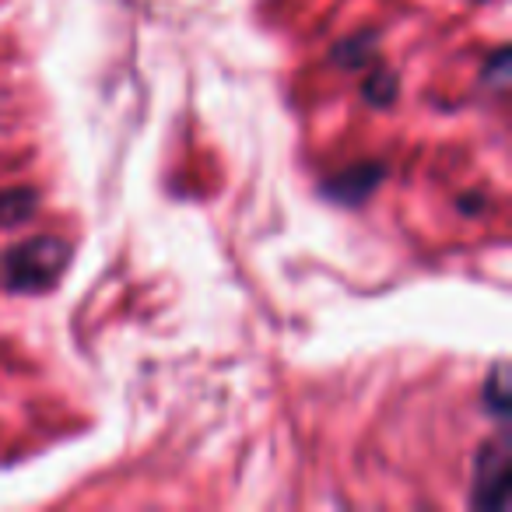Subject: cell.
Returning a JSON list of instances; mask_svg holds the SVG:
<instances>
[{"label": "cell", "instance_id": "cell-1", "mask_svg": "<svg viewBox=\"0 0 512 512\" xmlns=\"http://www.w3.org/2000/svg\"><path fill=\"white\" fill-rule=\"evenodd\" d=\"M71 246L60 235H32L0 253V285L15 295L50 292L67 271Z\"/></svg>", "mask_w": 512, "mask_h": 512}, {"label": "cell", "instance_id": "cell-2", "mask_svg": "<svg viewBox=\"0 0 512 512\" xmlns=\"http://www.w3.org/2000/svg\"><path fill=\"white\" fill-rule=\"evenodd\" d=\"M509 439L495 435L491 442H484L474 463V488H470V505L484 512H502L509 505Z\"/></svg>", "mask_w": 512, "mask_h": 512}, {"label": "cell", "instance_id": "cell-3", "mask_svg": "<svg viewBox=\"0 0 512 512\" xmlns=\"http://www.w3.org/2000/svg\"><path fill=\"white\" fill-rule=\"evenodd\" d=\"M383 165L379 162H358L351 165V169L337 172L334 179H330L323 190H327V197H334L337 204H348V207H358L362 200H369L372 193L379 190V183H383Z\"/></svg>", "mask_w": 512, "mask_h": 512}, {"label": "cell", "instance_id": "cell-4", "mask_svg": "<svg viewBox=\"0 0 512 512\" xmlns=\"http://www.w3.org/2000/svg\"><path fill=\"white\" fill-rule=\"evenodd\" d=\"M39 207V193L32 186H0V228H15L29 221Z\"/></svg>", "mask_w": 512, "mask_h": 512}, {"label": "cell", "instance_id": "cell-5", "mask_svg": "<svg viewBox=\"0 0 512 512\" xmlns=\"http://www.w3.org/2000/svg\"><path fill=\"white\" fill-rule=\"evenodd\" d=\"M372 53H376V36L362 32V36L348 39L334 50V60H344V67H369L372 64Z\"/></svg>", "mask_w": 512, "mask_h": 512}, {"label": "cell", "instance_id": "cell-6", "mask_svg": "<svg viewBox=\"0 0 512 512\" xmlns=\"http://www.w3.org/2000/svg\"><path fill=\"white\" fill-rule=\"evenodd\" d=\"M484 400H488V407L498 418L509 414V372H505V365H495L488 386H484Z\"/></svg>", "mask_w": 512, "mask_h": 512}, {"label": "cell", "instance_id": "cell-7", "mask_svg": "<svg viewBox=\"0 0 512 512\" xmlns=\"http://www.w3.org/2000/svg\"><path fill=\"white\" fill-rule=\"evenodd\" d=\"M365 99L376 102V106H390L397 99V78L390 71H383V67H376L372 78L365 81Z\"/></svg>", "mask_w": 512, "mask_h": 512}, {"label": "cell", "instance_id": "cell-8", "mask_svg": "<svg viewBox=\"0 0 512 512\" xmlns=\"http://www.w3.org/2000/svg\"><path fill=\"white\" fill-rule=\"evenodd\" d=\"M484 74H488V78L495 81L498 92H502V88L509 85V50H505V46H498L495 57H491L488 67H484Z\"/></svg>", "mask_w": 512, "mask_h": 512}]
</instances>
